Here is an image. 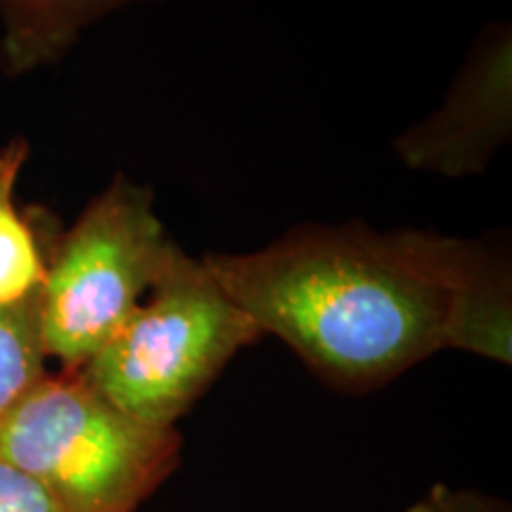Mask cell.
I'll return each mask as SVG.
<instances>
[{"label":"cell","instance_id":"5","mask_svg":"<svg viewBox=\"0 0 512 512\" xmlns=\"http://www.w3.org/2000/svg\"><path fill=\"white\" fill-rule=\"evenodd\" d=\"M510 57L508 29L486 36L446 105L396 143L403 162L448 176L484 169L510 133Z\"/></svg>","mask_w":512,"mask_h":512},{"label":"cell","instance_id":"2","mask_svg":"<svg viewBox=\"0 0 512 512\" xmlns=\"http://www.w3.org/2000/svg\"><path fill=\"white\" fill-rule=\"evenodd\" d=\"M174 427L145 425L79 370L46 375L0 418V458L62 512H136L178 465Z\"/></svg>","mask_w":512,"mask_h":512},{"label":"cell","instance_id":"3","mask_svg":"<svg viewBox=\"0 0 512 512\" xmlns=\"http://www.w3.org/2000/svg\"><path fill=\"white\" fill-rule=\"evenodd\" d=\"M261 335L204 261L174 247L145 302L79 373L131 418L174 427L230 358Z\"/></svg>","mask_w":512,"mask_h":512},{"label":"cell","instance_id":"9","mask_svg":"<svg viewBox=\"0 0 512 512\" xmlns=\"http://www.w3.org/2000/svg\"><path fill=\"white\" fill-rule=\"evenodd\" d=\"M46 358L38 330V297L0 306V418L48 375Z\"/></svg>","mask_w":512,"mask_h":512},{"label":"cell","instance_id":"6","mask_svg":"<svg viewBox=\"0 0 512 512\" xmlns=\"http://www.w3.org/2000/svg\"><path fill=\"white\" fill-rule=\"evenodd\" d=\"M143 0H0V60L12 74L55 62L98 19Z\"/></svg>","mask_w":512,"mask_h":512},{"label":"cell","instance_id":"10","mask_svg":"<svg viewBox=\"0 0 512 512\" xmlns=\"http://www.w3.org/2000/svg\"><path fill=\"white\" fill-rule=\"evenodd\" d=\"M0 512H62L34 479L0 458Z\"/></svg>","mask_w":512,"mask_h":512},{"label":"cell","instance_id":"4","mask_svg":"<svg viewBox=\"0 0 512 512\" xmlns=\"http://www.w3.org/2000/svg\"><path fill=\"white\" fill-rule=\"evenodd\" d=\"M176 245L147 190L112 183L64 235L38 292L43 351L81 370L145 302Z\"/></svg>","mask_w":512,"mask_h":512},{"label":"cell","instance_id":"1","mask_svg":"<svg viewBox=\"0 0 512 512\" xmlns=\"http://www.w3.org/2000/svg\"><path fill=\"white\" fill-rule=\"evenodd\" d=\"M482 256L451 238L344 226L202 261L264 335L328 382L368 389L444 349L453 297Z\"/></svg>","mask_w":512,"mask_h":512},{"label":"cell","instance_id":"8","mask_svg":"<svg viewBox=\"0 0 512 512\" xmlns=\"http://www.w3.org/2000/svg\"><path fill=\"white\" fill-rule=\"evenodd\" d=\"M27 155V140H12L0 150V306L38 297L46 278L34 233L15 204L17 178Z\"/></svg>","mask_w":512,"mask_h":512},{"label":"cell","instance_id":"11","mask_svg":"<svg viewBox=\"0 0 512 512\" xmlns=\"http://www.w3.org/2000/svg\"><path fill=\"white\" fill-rule=\"evenodd\" d=\"M406 512H508L503 503L477 494V491L451 489V486H432L418 503Z\"/></svg>","mask_w":512,"mask_h":512},{"label":"cell","instance_id":"7","mask_svg":"<svg viewBox=\"0 0 512 512\" xmlns=\"http://www.w3.org/2000/svg\"><path fill=\"white\" fill-rule=\"evenodd\" d=\"M444 347L510 363L512 311L510 280L482 256L458 287L446 320Z\"/></svg>","mask_w":512,"mask_h":512}]
</instances>
